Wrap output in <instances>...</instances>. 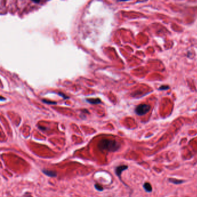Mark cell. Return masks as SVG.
<instances>
[{
    "label": "cell",
    "mask_w": 197,
    "mask_h": 197,
    "mask_svg": "<svg viewBox=\"0 0 197 197\" xmlns=\"http://www.w3.org/2000/svg\"><path fill=\"white\" fill-rule=\"evenodd\" d=\"M98 147L101 150L109 152H114L120 149V144L116 141L110 139H102L98 143Z\"/></svg>",
    "instance_id": "6da1fadb"
},
{
    "label": "cell",
    "mask_w": 197,
    "mask_h": 197,
    "mask_svg": "<svg viewBox=\"0 0 197 197\" xmlns=\"http://www.w3.org/2000/svg\"><path fill=\"white\" fill-rule=\"evenodd\" d=\"M150 109V106L146 104H141L138 105L136 109L135 112L139 116H142L147 113Z\"/></svg>",
    "instance_id": "7a4b0ae2"
},
{
    "label": "cell",
    "mask_w": 197,
    "mask_h": 197,
    "mask_svg": "<svg viewBox=\"0 0 197 197\" xmlns=\"http://www.w3.org/2000/svg\"><path fill=\"white\" fill-rule=\"evenodd\" d=\"M128 168V166L127 165H120V166H118L115 169V173L116 174V175L119 177L120 179H121V175L122 173L127 169Z\"/></svg>",
    "instance_id": "3957f363"
},
{
    "label": "cell",
    "mask_w": 197,
    "mask_h": 197,
    "mask_svg": "<svg viewBox=\"0 0 197 197\" xmlns=\"http://www.w3.org/2000/svg\"><path fill=\"white\" fill-rule=\"evenodd\" d=\"M42 172L47 175L48 176L51 177V178H54L57 176V173L55 171H51V170H48L46 169H44L42 170Z\"/></svg>",
    "instance_id": "277c9868"
},
{
    "label": "cell",
    "mask_w": 197,
    "mask_h": 197,
    "mask_svg": "<svg viewBox=\"0 0 197 197\" xmlns=\"http://www.w3.org/2000/svg\"><path fill=\"white\" fill-rule=\"evenodd\" d=\"M168 180H169V182L175 184H182V183H183L184 182V181H183V180L176 179H174V178L169 179Z\"/></svg>",
    "instance_id": "5b68a950"
},
{
    "label": "cell",
    "mask_w": 197,
    "mask_h": 197,
    "mask_svg": "<svg viewBox=\"0 0 197 197\" xmlns=\"http://www.w3.org/2000/svg\"><path fill=\"white\" fill-rule=\"evenodd\" d=\"M143 188L144 189L148 192H151L152 191V187H151V186L150 183H145L143 185Z\"/></svg>",
    "instance_id": "8992f818"
},
{
    "label": "cell",
    "mask_w": 197,
    "mask_h": 197,
    "mask_svg": "<svg viewBox=\"0 0 197 197\" xmlns=\"http://www.w3.org/2000/svg\"><path fill=\"white\" fill-rule=\"evenodd\" d=\"M87 101L90 103V104H100L101 103V100L98 98H93V99H88L87 100Z\"/></svg>",
    "instance_id": "52a82bcc"
},
{
    "label": "cell",
    "mask_w": 197,
    "mask_h": 197,
    "mask_svg": "<svg viewBox=\"0 0 197 197\" xmlns=\"http://www.w3.org/2000/svg\"><path fill=\"white\" fill-rule=\"evenodd\" d=\"M94 186H95V188L97 190H98V191H102V190H103L102 187L101 185L98 184H95Z\"/></svg>",
    "instance_id": "ba28073f"
},
{
    "label": "cell",
    "mask_w": 197,
    "mask_h": 197,
    "mask_svg": "<svg viewBox=\"0 0 197 197\" xmlns=\"http://www.w3.org/2000/svg\"><path fill=\"white\" fill-rule=\"evenodd\" d=\"M42 101L45 103H46V104H56V102H52V101H49L48 100H42Z\"/></svg>",
    "instance_id": "9c48e42d"
},
{
    "label": "cell",
    "mask_w": 197,
    "mask_h": 197,
    "mask_svg": "<svg viewBox=\"0 0 197 197\" xmlns=\"http://www.w3.org/2000/svg\"><path fill=\"white\" fill-rule=\"evenodd\" d=\"M59 95H61V96H63V98H68V97H66L65 95H63V94H62L61 93H59Z\"/></svg>",
    "instance_id": "30bf717a"
}]
</instances>
